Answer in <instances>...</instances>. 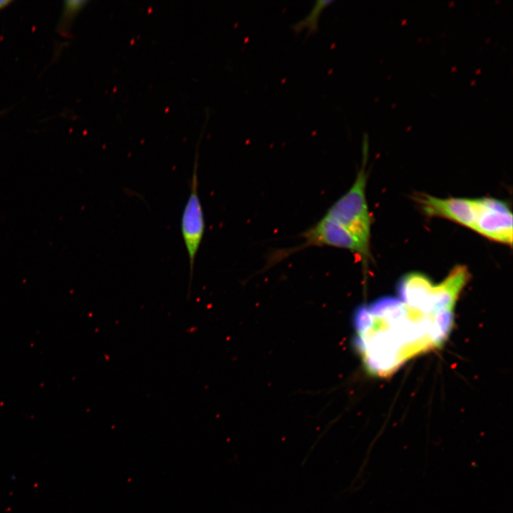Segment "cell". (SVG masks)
<instances>
[{
    "label": "cell",
    "mask_w": 513,
    "mask_h": 513,
    "mask_svg": "<svg viewBox=\"0 0 513 513\" xmlns=\"http://www.w3.org/2000/svg\"><path fill=\"white\" fill-rule=\"evenodd\" d=\"M480 212L473 229L485 237L512 245V214L504 202L493 198L478 199Z\"/></svg>",
    "instance_id": "obj_4"
},
{
    "label": "cell",
    "mask_w": 513,
    "mask_h": 513,
    "mask_svg": "<svg viewBox=\"0 0 513 513\" xmlns=\"http://www.w3.org/2000/svg\"><path fill=\"white\" fill-rule=\"evenodd\" d=\"M198 147L196 149L190 194L185 204L180 229L189 259V292L192 284L195 262L205 231V221L202 203L198 194Z\"/></svg>",
    "instance_id": "obj_3"
},
{
    "label": "cell",
    "mask_w": 513,
    "mask_h": 513,
    "mask_svg": "<svg viewBox=\"0 0 513 513\" xmlns=\"http://www.w3.org/2000/svg\"><path fill=\"white\" fill-rule=\"evenodd\" d=\"M368 157H363L362 166L348 190L327 210L326 216L343 226L357 242L361 258L366 267L370 258L371 217L366 197Z\"/></svg>",
    "instance_id": "obj_2"
},
{
    "label": "cell",
    "mask_w": 513,
    "mask_h": 513,
    "mask_svg": "<svg viewBox=\"0 0 513 513\" xmlns=\"http://www.w3.org/2000/svg\"><path fill=\"white\" fill-rule=\"evenodd\" d=\"M11 3V1L8 0H0V11L7 6Z\"/></svg>",
    "instance_id": "obj_9"
},
{
    "label": "cell",
    "mask_w": 513,
    "mask_h": 513,
    "mask_svg": "<svg viewBox=\"0 0 513 513\" xmlns=\"http://www.w3.org/2000/svg\"><path fill=\"white\" fill-rule=\"evenodd\" d=\"M333 0H317L306 16L291 26L292 30L299 33L306 30L308 34L316 33L318 30L320 16L323 11L331 4Z\"/></svg>",
    "instance_id": "obj_8"
},
{
    "label": "cell",
    "mask_w": 513,
    "mask_h": 513,
    "mask_svg": "<svg viewBox=\"0 0 513 513\" xmlns=\"http://www.w3.org/2000/svg\"><path fill=\"white\" fill-rule=\"evenodd\" d=\"M420 202L428 214L442 217L472 229L480 212L478 199H441L425 195Z\"/></svg>",
    "instance_id": "obj_6"
},
{
    "label": "cell",
    "mask_w": 513,
    "mask_h": 513,
    "mask_svg": "<svg viewBox=\"0 0 513 513\" xmlns=\"http://www.w3.org/2000/svg\"><path fill=\"white\" fill-rule=\"evenodd\" d=\"M454 311L428 312L397 298L382 297L354 312V346L366 370L388 376L408 360L441 347Z\"/></svg>",
    "instance_id": "obj_1"
},
{
    "label": "cell",
    "mask_w": 513,
    "mask_h": 513,
    "mask_svg": "<svg viewBox=\"0 0 513 513\" xmlns=\"http://www.w3.org/2000/svg\"><path fill=\"white\" fill-rule=\"evenodd\" d=\"M302 244L286 251L288 254L309 247H331L349 250L361 258V249L355 239L339 223L324 215L318 222L301 234Z\"/></svg>",
    "instance_id": "obj_5"
},
{
    "label": "cell",
    "mask_w": 513,
    "mask_h": 513,
    "mask_svg": "<svg viewBox=\"0 0 513 513\" xmlns=\"http://www.w3.org/2000/svg\"><path fill=\"white\" fill-rule=\"evenodd\" d=\"M435 284L425 274L410 272L399 281L397 291L400 300L405 304L429 312L454 311L439 308L435 303L432 292Z\"/></svg>",
    "instance_id": "obj_7"
}]
</instances>
